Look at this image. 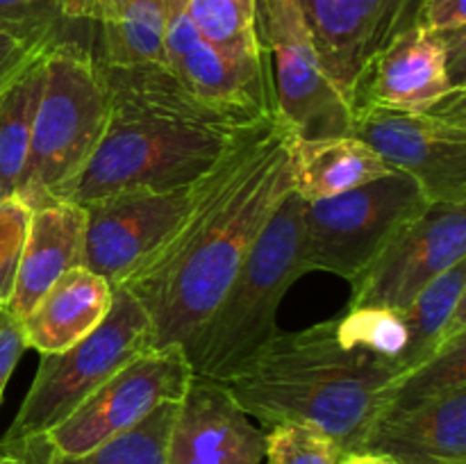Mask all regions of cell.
I'll use <instances>...</instances> for the list:
<instances>
[{"label": "cell", "instance_id": "obj_1", "mask_svg": "<svg viewBox=\"0 0 466 464\" xmlns=\"http://www.w3.org/2000/svg\"><path fill=\"white\" fill-rule=\"evenodd\" d=\"M291 139L278 112L248 127L196 182L173 235L121 285L148 314L155 348L185 344L291 194Z\"/></svg>", "mask_w": 466, "mask_h": 464}, {"label": "cell", "instance_id": "obj_2", "mask_svg": "<svg viewBox=\"0 0 466 464\" xmlns=\"http://www.w3.org/2000/svg\"><path fill=\"white\" fill-rule=\"evenodd\" d=\"M100 71L109 96L107 126L59 200L86 205L126 191L162 194L191 187L262 121L198 98L164 62L100 64Z\"/></svg>", "mask_w": 466, "mask_h": 464}, {"label": "cell", "instance_id": "obj_3", "mask_svg": "<svg viewBox=\"0 0 466 464\" xmlns=\"http://www.w3.org/2000/svg\"><path fill=\"white\" fill-rule=\"evenodd\" d=\"M400 376L396 362L346 341L335 317L303 330H280L223 385L264 430L309 426L349 455L360 453Z\"/></svg>", "mask_w": 466, "mask_h": 464}, {"label": "cell", "instance_id": "obj_4", "mask_svg": "<svg viewBox=\"0 0 466 464\" xmlns=\"http://www.w3.org/2000/svg\"><path fill=\"white\" fill-rule=\"evenodd\" d=\"M300 246L303 198L291 189L212 312L182 344L191 376L228 382L280 332V300L305 276Z\"/></svg>", "mask_w": 466, "mask_h": 464}, {"label": "cell", "instance_id": "obj_5", "mask_svg": "<svg viewBox=\"0 0 466 464\" xmlns=\"http://www.w3.org/2000/svg\"><path fill=\"white\" fill-rule=\"evenodd\" d=\"M109 96L98 59L80 39L46 50V82L16 194L32 209L62 198L103 139Z\"/></svg>", "mask_w": 466, "mask_h": 464}, {"label": "cell", "instance_id": "obj_6", "mask_svg": "<svg viewBox=\"0 0 466 464\" xmlns=\"http://www.w3.org/2000/svg\"><path fill=\"white\" fill-rule=\"evenodd\" d=\"M360 453L396 464H466V337L394 382Z\"/></svg>", "mask_w": 466, "mask_h": 464}, {"label": "cell", "instance_id": "obj_7", "mask_svg": "<svg viewBox=\"0 0 466 464\" xmlns=\"http://www.w3.org/2000/svg\"><path fill=\"white\" fill-rule=\"evenodd\" d=\"M150 348L155 344L148 314L130 291L114 287L112 309L94 332L62 353L41 355L35 380L16 419L0 437V446L44 437L114 373Z\"/></svg>", "mask_w": 466, "mask_h": 464}, {"label": "cell", "instance_id": "obj_8", "mask_svg": "<svg viewBox=\"0 0 466 464\" xmlns=\"http://www.w3.org/2000/svg\"><path fill=\"white\" fill-rule=\"evenodd\" d=\"M431 205L419 182L396 168L344 194L303 200L305 273L326 271L353 282Z\"/></svg>", "mask_w": 466, "mask_h": 464}, {"label": "cell", "instance_id": "obj_9", "mask_svg": "<svg viewBox=\"0 0 466 464\" xmlns=\"http://www.w3.org/2000/svg\"><path fill=\"white\" fill-rule=\"evenodd\" d=\"M191 380L182 344L150 348L98 387L76 412L36 439L0 446L23 464L73 458L130 430L164 403H177Z\"/></svg>", "mask_w": 466, "mask_h": 464}, {"label": "cell", "instance_id": "obj_10", "mask_svg": "<svg viewBox=\"0 0 466 464\" xmlns=\"http://www.w3.org/2000/svg\"><path fill=\"white\" fill-rule=\"evenodd\" d=\"M350 135L414 177L431 203L466 205V91L414 112L355 107Z\"/></svg>", "mask_w": 466, "mask_h": 464}, {"label": "cell", "instance_id": "obj_11", "mask_svg": "<svg viewBox=\"0 0 466 464\" xmlns=\"http://www.w3.org/2000/svg\"><path fill=\"white\" fill-rule=\"evenodd\" d=\"M258 32L268 55L276 112L296 139L350 135V107L314 45L296 0H255Z\"/></svg>", "mask_w": 466, "mask_h": 464}, {"label": "cell", "instance_id": "obj_12", "mask_svg": "<svg viewBox=\"0 0 466 464\" xmlns=\"http://www.w3.org/2000/svg\"><path fill=\"white\" fill-rule=\"evenodd\" d=\"M464 259L466 205L432 203L350 282L346 309H408L435 277Z\"/></svg>", "mask_w": 466, "mask_h": 464}, {"label": "cell", "instance_id": "obj_13", "mask_svg": "<svg viewBox=\"0 0 466 464\" xmlns=\"http://www.w3.org/2000/svg\"><path fill=\"white\" fill-rule=\"evenodd\" d=\"M196 185L162 191H126L82 205L86 214L85 267L121 287L173 235L187 217Z\"/></svg>", "mask_w": 466, "mask_h": 464}, {"label": "cell", "instance_id": "obj_14", "mask_svg": "<svg viewBox=\"0 0 466 464\" xmlns=\"http://www.w3.org/2000/svg\"><path fill=\"white\" fill-rule=\"evenodd\" d=\"M323 71L349 107L373 59L414 25L419 0H296Z\"/></svg>", "mask_w": 466, "mask_h": 464}, {"label": "cell", "instance_id": "obj_15", "mask_svg": "<svg viewBox=\"0 0 466 464\" xmlns=\"http://www.w3.org/2000/svg\"><path fill=\"white\" fill-rule=\"evenodd\" d=\"M164 64L198 98L237 114L258 118L276 112L271 68L267 57H235L200 36L187 14L168 18Z\"/></svg>", "mask_w": 466, "mask_h": 464}, {"label": "cell", "instance_id": "obj_16", "mask_svg": "<svg viewBox=\"0 0 466 464\" xmlns=\"http://www.w3.org/2000/svg\"><path fill=\"white\" fill-rule=\"evenodd\" d=\"M267 430L232 398L223 382L191 376L177 400L167 464H264Z\"/></svg>", "mask_w": 466, "mask_h": 464}, {"label": "cell", "instance_id": "obj_17", "mask_svg": "<svg viewBox=\"0 0 466 464\" xmlns=\"http://www.w3.org/2000/svg\"><path fill=\"white\" fill-rule=\"evenodd\" d=\"M458 91L466 86L451 77L441 39L414 23L373 59L355 91L350 112L355 107L431 109Z\"/></svg>", "mask_w": 466, "mask_h": 464}, {"label": "cell", "instance_id": "obj_18", "mask_svg": "<svg viewBox=\"0 0 466 464\" xmlns=\"http://www.w3.org/2000/svg\"><path fill=\"white\" fill-rule=\"evenodd\" d=\"M85 207L50 200L32 209L18 259L16 280L5 308L23 318L66 271L85 267Z\"/></svg>", "mask_w": 466, "mask_h": 464}, {"label": "cell", "instance_id": "obj_19", "mask_svg": "<svg viewBox=\"0 0 466 464\" xmlns=\"http://www.w3.org/2000/svg\"><path fill=\"white\" fill-rule=\"evenodd\" d=\"M114 287L86 267L64 273L21 318L27 348L39 355L71 348L103 323L112 309Z\"/></svg>", "mask_w": 466, "mask_h": 464}, {"label": "cell", "instance_id": "obj_20", "mask_svg": "<svg viewBox=\"0 0 466 464\" xmlns=\"http://www.w3.org/2000/svg\"><path fill=\"white\" fill-rule=\"evenodd\" d=\"M68 23H94L100 64L164 62L168 14L162 0H59Z\"/></svg>", "mask_w": 466, "mask_h": 464}, {"label": "cell", "instance_id": "obj_21", "mask_svg": "<svg viewBox=\"0 0 466 464\" xmlns=\"http://www.w3.org/2000/svg\"><path fill=\"white\" fill-rule=\"evenodd\" d=\"M390 171L385 159L353 135L291 139L294 194L305 203L344 194Z\"/></svg>", "mask_w": 466, "mask_h": 464}, {"label": "cell", "instance_id": "obj_22", "mask_svg": "<svg viewBox=\"0 0 466 464\" xmlns=\"http://www.w3.org/2000/svg\"><path fill=\"white\" fill-rule=\"evenodd\" d=\"M410 341L403 371L435 358L451 341L466 337V259L431 282L408 309Z\"/></svg>", "mask_w": 466, "mask_h": 464}, {"label": "cell", "instance_id": "obj_23", "mask_svg": "<svg viewBox=\"0 0 466 464\" xmlns=\"http://www.w3.org/2000/svg\"><path fill=\"white\" fill-rule=\"evenodd\" d=\"M46 50L0 91V200L16 194L25 168L32 127L44 94Z\"/></svg>", "mask_w": 466, "mask_h": 464}, {"label": "cell", "instance_id": "obj_24", "mask_svg": "<svg viewBox=\"0 0 466 464\" xmlns=\"http://www.w3.org/2000/svg\"><path fill=\"white\" fill-rule=\"evenodd\" d=\"M187 18L203 39L235 57H267L258 32L255 0H189Z\"/></svg>", "mask_w": 466, "mask_h": 464}, {"label": "cell", "instance_id": "obj_25", "mask_svg": "<svg viewBox=\"0 0 466 464\" xmlns=\"http://www.w3.org/2000/svg\"><path fill=\"white\" fill-rule=\"evenodd\" d=\"M177 403H164L130 430L73 458L50 464H167V444Z\"/></svg>", "mask_w": 466, "mask_h": 464}, {"label": "cell", "instance_id": "obj_26", "mask_svg": "<svg viewBox=\"0 0 466 464\" xmlns=\"http://www.w3.org/2000/svg\"><path fill=\"white\" fill-rule=\"evenodd\" d=\"M0 32L35 48H50L66 39L59 0H0Z\"/></svg>", "mask_w": 466, "mask_h": 464}, {"label": "cell", "instance_id": "obj_27", "mask_svg": "<svg viewBox=\"0 0 466 464\" xmlns=\"http://www.w3.org/2000/svg\"><path fill=\"white\" fill-rule=\"evenodd\" d=\"M344 450L335 439L299 423L267 430V464H339Z\"/></svg>", "mask_w": 466, "mask_h": 464}, {"label": "cell", "instance_id": "obj_28", "mask_svg": "<svg viewBox=\"0 0 466 464\" xmlns=\"http://www.w3.org/2000/svg\"><path fill=\"white\" fill-rule=\"evenodd\" d=\"M30 217L32 207L18 196L0 200V308L12 296Z\"/></svg>", "mask_w": 466, "mask_h": 464}, {"label": "cell", "instance_id": "obj_29", "mask_svg": "<svg viewBox=\"0 0 466 464\" xmlns=\"http://www.w3.org/2000/svg\"><path fill=\"white\" fill-rule=\"evenodd\" d=\"M414 23H417L419 27H423L426 32H432V35L464 30V0H419Z\"/></svg>", "mask_w": 466, "mask_h": 464}, {"label": "cell", "instance_id": "obj_30", "mask_svg": "<svg viewBox=\"0 0 466 464\" xmlns=\"http://www.w3.org/2000/svg\"><path fill=\"white\" fill-rule=\"evenodd\" d=\"M25 348L27 344L23 337L21 318L14 317L7 308H0V400H3L5 387H7Z\"/></svg>", "mask_w": 466, "mask_h": 464}, {"label": "cell", "instance_id": "obj_31", "mask_svg": "<svg viewBox=\"0 0 466 464\" xmlns=\"http://www.w3.org/2000/svg\"><path fill=\"white\" fill-rule=\"evenodd\" d=\"M46 48H35L16 36L0 32V91L23 71L27 62H32Z\"/></svg>", "mask_w": 466, "mask_h": 464}, {"label": "cell", "instance_id": "obj_32", "mask_svg": "<svg viewBox=\"0 0 466 464\" xmlns=\"http://www.w3.org/2000/svg\"><path fill=\"white\" fill-rule=\"evenodd\" d=\"M339 464H396L385 455L376 453H349L339 459Z\"/></svg>", "mask_w": 466, "mask_h": 464}, {"label": "cell", "instance_id": "obj_33", "mask_svg": "<svg viewBox=\"0 0 466 464\" xmlns=\"http://www.w3.org/2000/svg\"><path fill=\"white\" fill-rule=\"evenodd\" d=\"M187 3H189V0H162V5H164V7H167L168 18L176 16V14H182V12H185Z\"/></svg>", "mask_w": 466, "mask_h": 464}, {"label": "cell", "instance_id": "obj_34", "mask_svg": "<svg viewBox=\"0 0 466 464\" xmlns=\"http://www.w3.org/2000/svg\"><path fill=\"white\" fill-rule=\"evenodd\" d=\"M0 464H23V462H21V459L12 458V455H3V453H0Z\"/></svg>", "mask_w": 466, "mask_h": 464}]
</instances>
